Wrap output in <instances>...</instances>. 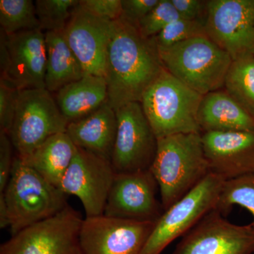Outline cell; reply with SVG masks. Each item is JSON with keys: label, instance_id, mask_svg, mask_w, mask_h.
Here are the masks:
<instances>
[{"label": "cell", "instance_id": "4", "mask_svg": "<svg viewBox=\"0 0 254 254\" xmlns=\"http://www.w3.org/2000/svg\"><path fill=\"white\" fill-rule=\"evenodd\" d=\"M9 227L14 235L66 208V195L15 155L4 193Z\"/></svg>", "mask_w": 254, "mask_h": 254}, {"label": "cell", "instance_id": "27", "mask_svg": "<svg viewBox=\"0 0 254 254\" xmlns=\"http://www.w3.org/2000/svg\"><path fill=\"white\" fill-rule=\"evenodd\" d=\"M205 23V21L178 18L153 38L155 45L158 50L163 49L197 37L208 36Z\"/></svg>", "mask_w": 254, "mask_h": 254}, {"label": "cell", "instance_id": "13", "mask_svg": "<svg viewBox=\"0 0 254 254\" xmlns=\"http://www.w3.org/2000/svg\"><path fill=\"white\" fill-rule=\"evenodd\" d=\"M115 174L110 160L77 148L59 189L79 198L86 217L99 216L104 215Z\"/></svg>", "mask_w": 254, "mask_h": 254}, {"label": "cell", "instance_id": "29", "mask_svg": "<svg viewBox=\"0 0 254 254\" xmlns=\"http://www.w3.org/2000/svg\"><path fill=\"white\" fill-rule=\"evenodd\" d=\"M19 90L0 79V130L10 134L17 108Z\"/></svg>", "mask_w": 254, "mask_h": 254}, {"label": "cell", "instance_id": "28", "mask_svg": "<svg viewBox=\"0 0 254 254\" xmlns=\"http://www.w3.org/2000/svg\"><path fill=\"white\" fill-rule=\"evenodd\" d=\"M180 18L171 0H160L158 4L138 24L140 34L145 38H153L170 23Z\"/></svg>", "mask_w": 254, "mask_h": 254}, {"label": "cell", "instance_id": "1", "mask_svg": "<svg viewBox=\"0 0 254 254\" xmlns=\"http://www.w3.org/2000/svg\"><path fill=\"white\" fill-rule=\"evenodd\" d=\"M163 69L153 38H143L136 28L121 18L113 21L105 78L108 104L115 111L128 103H141Z\"/></svg>", "mask_w": 254, "mask_h": 254}, {"label": "cell", "instance_id": "35", "mask_svg": "<svg viewBox=\"0 0 254 254\" xmlns=\"http://www.w3.org/2000/svg\"></svg>", "mask_w": 254, "mask_h": 254}, {"label": "cell", "instance_id": "11", "mask_svg": "<svg viewBox=\"0 0 254 254\" xmlns=\"http://www.w3.org/2000/svg\"><path fill=\"white\" fill-rule=\"evenodd\" d=\"M205 26L232 60L254 56V0H208Z\"/></svg>", "mask_w": 254, "mask_h": 254}, {"label": "cell", "instance_id": "25", "mask_svg": "<svg viewBox=\"0 0 254 254\" xmlns=\"http://www.w3.org/2000/svg\"><path fill=\"white\" fill-rule=\"evenodd\" d=\"M235 205L248 210L254 224V173L224 182L216 210L222 214Z\"/></svg>", "mask_w": 254, "mask_h": 254}, {"label": "cell", "instance_id": "6", "mask_svg": "<svg viewBox=\"0 0 254 254\" xmlns=\"http://www.w3.org/2000/svg\"><path fill=\"white\" fill-rule=\"evenodd\" d=\"M68 125L54 95L46 88L19 91L9 134L16 156L27 158L50 137L66 133Z\"/></svg>", "mask_w": 254, "mask_h": 254}, {"label": "cell", "instance_id": "21", "mask_svg": "<svg viewBox=\"0 0 254 254\" xmlns=\"http://www.w3.org/2000/svg\"><path fill=\"white\" fill-rule=\"evenodd\" d=\"M46 89L54 93L85 75L81 64L73 53L63 32H46Z\"/></svg>", "mask_w": 254, "mask_h": 254}, {"label": "cell", "instance_id": "22", "mask_svg": "<svg viewBox=\"0 0 254 254\" xmlns=\"http://www.w3.org/2000/svg\"><path fill=\"white\" fill-rule=\"evenodd\" d=\"M77 147L66 133L50 137L27 158L22 160L45 180L59 188Z\"/></svg>", "mask_w": 254, "mask_h": 254}, {"label": "cell", "instance_id": "7", "mask_svg": "<svg viewBox=\"0 0 254 254\" xmlns=\"http://www.w3.org/2000/svg\"><path fill=\"white\" fill-rule=\"evenodd\" d=\"M225 181L216 174H209L195 188L165 210L155 222L141 254H161L207 214L216 210Z\"/></svg>", "mask_w": 254, "mask_h": 254}, {"label": "cell", "instance_id": "26", "mask_svg": "<svg viewBox=\"0 0 254 254\" xmlns=\"http://www.w3.org/2000/svg\"><path fill=\"white\" fill-rule=\"evenodd\" d=\"M79 0H36L37 17L41 29L63 32Z\"/></svg>", "mask_w": 254, "mask_h": 254}, {"label": "cell", "instance_id": "24", "mask_svg": "<svg viewBox=\"0 0 254 254\" xmlns=\"http://www.w3.org/2000/svg\"><path fill=\"white\" fill-rule=\"evenodd\" d=\"M0 28L6 35L41 28L35 1L32 0H1Z\"/></svg>", "mask_w": 254, "mask_h": 254}, {"label": "cell", "instance_id": "5", "mask_svg": "<svg viewBox=\"0 0 254 254\" xmlns=\"http://www.w3.org/2000/svg\"><path fill=\"white\" fill-rule=\"evenodd\" d=\"M158 50L164 68L193 91L205 95L223 88L232 60L208 36Z\"/></svg>", "mask_w": 254, "mask_h": 254}, {"label": "cell", "instance_id": "2", "mask_svg": "<svg viewBox=\"0 0 254 254\" xmlns=\"http://www.w3.org/2000/svg\"><path fill=\"white\" fill-rule=\"evenodd\" d=\"M149 170L158 184L165 211L211 173L201 133L158 138L156 154Z\"/></svg>", "mask_w": 254, "mask_h": 254}, {"label": "cell", "instance_id": "9", "mask_svg": "<svg viewBox=\"0 0 254 254\" xmlns=\"http://www.w3.org/2000/svg\"><path fill=\"white\" fill-rule=\"evenodd\" d=\"M0 79L19 91L46 88V33L41 28L6 35L0 32Z\"/></svg>", "mask_w": 254, "mask_h": 254}, {"label": "cell", "instance_id": "14", "mask_svg": "<svg viewBox=\"0 0 254 254\" xmlns=\"http://www.w3.org/2000/svg\"><path fill=\"white\" fill-rule=\"evenodd\" d=\"M254 224L235 225L212 210L177 244L173 254H254Z\"/></svg>", "mask_w": 254, "mask_h": 254}, {"label": "cell", "instance_id": "30", "mask_svg": "<svg viewBox=\"0 0 254 254\" xmlns=\"http://www.w3.org/2000/svg\"><path fill=\"white\" fill-rule=\"evenodd\" d=\"M83 9L97 17L115 21L121 17L122 0H79Z\"/></svg>", "mask_w": 254, "mask_h": 254}, {"label": "cell", "instance_id": "8", "mask_svg": "<svg viewBox=\"0 0 254 254\" xmlns=\"http://www.w3.org/2000/svg\"><path fill=\"white\" fill-rule=\"evenodd\" d=\"M83 219L67 205L60 213L12 235L0 254H82L79 236Z\"/></svg>", "mask_w": 254, "mask_h": 254}, {"label": "cell", "instance_id": "18", "mask_svg": "<svg viewBox=\"0 0 254 254\" xmlns=\"http://www.w3.org/2000/svg\"><path fill=\"white\" fill-rule=\"evenodd\" d=\"M117 127L116 112L105 103L84 118L68 123L66 133L77 148L111 162Z\"/></svg>", "mask_w": 254, "mask_h": 254}, {"label": "cell", "instance_id": "3", "mask_svg": "<svg viewBox=\"0 0 254 254\" xmlns=\"http://www.w3.org/2000/svg\"><path fill=\"white\" fill-rule=\"evenodd\" d=\"M203 95L165 68L145 92L141 104L157 138L200 133L198 114Z\"/></svg>", "mask_w": 254, "mask_h": 254}, {"label": "cell", "instance_id": "15", "mask_svg": "<svg viewBox=\"0 0 254 254\" xmlns=\"http://www.w3.org/2000/svg\"><path fill=\"white\" fill-rule=\"evenodd\" d=\"M158 187L149 170L116 173L104 215L140 221H157L163 210L156 198Z\"/></svg>", "mask_w": 254, "mask_h": 254}, {"label": "cell", "instance_id": "16", "mask_svg": "<svg viewBox=\"0 0 254 254\" xmlns=\"http://www.w3.org/2000/svg\"><path fill=\"white\" fill-rule=\"evenodd\" d=\"M79 3V2H78ZM113 21L97 17L78 4L63 33L85 75L104 77Z\"/></svg>", "mask_w": 254, "mask_h": 254}, {"label": "cell", "instance_id": "12", "mask_svg": "<svg viewBox=\"0 0 254 254\" xmlns=\"http://www.w3.org/2000/svg\"><path fill=\"white\" fill-rule=\"evenodd\" d=\"M156 221L105 215L86 217L79 242L82 254H141Z\"/></svg>", "mask_w": 254, "mask_h": 254}, {"label": "cell", "instance_id": "31", "mask_svg": "<svg viewBox=\"0 0 254 254\" xmlns=\"http://www.w3.org/2000/svg\"><path fill=\"white\" fill-rule=\"evenodd\" d=\"M160 0H122L121 19L138 28L142 19L158 4Z\"/></svg>", "mask_w": 254, "mask_h": 254}, {"label": "cell", "instance_id": "32", "mask_svg": "<svg viewBox=\"0 0 254 254\" xmlns=\"http://www.w3.org/2000/svg\"><path fill=\"white\" fill-rule=\"evenodd\" d=\"M9 135L0 130V193H4L9 182L15 155Z\"/></svg>", "mask_w": 254, "mask_h": 254}, {"label": "cell", "instance_id": "34", "mask_svg": "<svg viewBox=\"0 0 254 254\" xmlns=\"http://www.w3.org/2000/svg\"><path fill=\"white\" fill-rule=\"evenodd\" d=\"M6 227H9L7 207L4 193H0V227L4 229Z\"/></svg>", "mask_w": 254, "mask_h": 254}, {"label": "cell", "instance_id": "10", "mask_svg": "<svg viewBox=\"0 0 254 254\" xmlns=\"http://www.w3.org/2000/svg\"><path fill=\"white\" fill-rule=\"evenodd\" d=\"M116 137L111 163L116 173L149 170L158 147V138L141 103L134 102L116 110Z\"/></svg>", "mask_w": 254, "mask_h": 254}, {"label": "cell", "instance_id": "33", "mask_svg": "<svg viewBox=\"0 0 254 254\" xmlns=\"http://www.w3.org/2000/svg\"><path fill=\"white\" fill-rule=\"evenodd\" d=\"M180 18L190 21H205L208 0H171Z\"/></svg>", "mask_w": 254, "mask_h": 254}, {"label": "cell", "instance_id": "23", "mask_svg": "<svg viewBox=\"0 0 254 254\" xmlns=\"http://www.w3.org/2000/svg\"><path fill=\"white\" fill-rule=\"evenodd\" d=\"M223 89L254 115V56L247 55L232 60Z\"/></svg>", "mask_w": 254, "mask_h": 254}, {"label": "cell", "instance_id": "19", "mask_svg": "<svg viewBox=\"0 0 254 254\" xmlns=\"http://www.w3.org/2000/svg\"><path fill=\"white\" fill-rule=\"evenodd\" d=\"M201 133L209 131H254V115L225 90L203 95L198 114Z\"/></svg>", "mask_w": 254, "mask_h": 254}, {"label": "cell", "instance_id": "20", "mask_svg": "<svg viewBox=\"0 0 254 254\" xmlns=\"http://www.w3.org/2000/svg\"><path fill=\"white\" fill-rule=\"evenodd\" d=\"M55 100L68 123L84 118L108 103L106 80L86 75L54 93Z\"/></svg>", "mask_w": 254, "mask_h": 254}, {"label": "cell", "instance_id": "17", "mask_svg": "<svg viewBox=\"0 0 254 254\" xmlns=\"http://www.w3.org/2000/svg\"><path fill=\"white\" fill-rule=\"evenodd\" d=\"M211 173L226 180L254 173V131L201 133Z\"/></svg>", "mask_w": 254, "mask_h": 254}]
</instances>
